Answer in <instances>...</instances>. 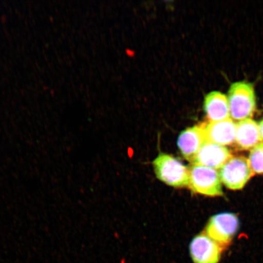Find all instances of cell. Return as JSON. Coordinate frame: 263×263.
Here are the masks:
<instances>
[{"instance_id": "obj_1", "label": "cell", "mask_w": 263, "mask_h": 263, "mask_svg": "<svg viewBox=\"0 0 263 263\" xmlns=\"http://www.w3.org/2000/svg\"><path fill=\"white\" fill-rule=\"evenodd\" d=\"M158 179L174 188L189 186L190 169L170 154L160 153L153 162Z\"/></svg>"}, {"instance_id": "obj_2", "label": "cell", "mask_w": 263, "mask_h": 263, "mask_svg": "<svg viewBox=\"0 0 263 263\" xmlns=\"http://www.w3.org/2000/svg\"><path fill=\"white\" fill-rule=\"evenodd\" d=\"M230 114L233 119H250L256 108L255 95L253 85L246 82L232 84L228 98Z\"/></svg>"}, {"instance_id": "obj_3", "label": "cell", "mask_w": 263, "mask_h": 263, "mask_svg": "<svg viewBox=\"0 0 263 263\" xmlns=\"http://www.w3.org/2000/svg\"><path fill=\"white\" fill-rule=\"evenodd\" d=\"M189 188L194 193L207 196L223 195L222 183L216 170L193 164L190 168Z\"/></svg>"}, {"instance_id": "obj_4", "label": "cell", "mask_w": 263, "mask_h": 263, "mask_svg": "<svg viewBox=\"0 0 263 263\" xmlns=\"http://www.w3.org/2000/svg\"><path fill=\"white\" fill-rule=\"evenodd\" d=\"M221 182L227 188L239 190L254 176L249 160L243 157H232L219 169Z\"/></svg>"}, {"instance_id": "obj_5", "label": "cell", "mask_w": 263, "mask_h": 263, "mask_svg": "<svg viewBox=\"0 0 263 263\" xmlns=\"http://www.w3.org/2000/svg\"><path fill=\"white\" fill-rule=\"evenodd\" d=\"M238 228L237 216L231 213H223L210 219L205 233L223 248L231 242Z\"/></svg>"}, {"instance_id": "obj_6", "label": "cell", "mask_w": 263, "mask_h": 263, "mask_svg": "<svg viewBox=\"0 0 263 263\" xmlns=\"http://www.w3.org/2000/svg\"><path fill=\"white\" fill-rule=\"evenodd\" d=\"M223 248L205 233H200L190 243V252L194 263H218Z\"/></svg>"}, {"instance_id": "obj_7", "label": "cell", "mask_w": 263, "mask_h": 263, "mask_svg": "<svg viewBox=\"0 0 263 263\" xmlns=\"http://www.w3.org/2000/svg\"><path fill=\"white\" fill-rule=\"evenodd\" d=\"M205 124H200L183 130L177 139V146L185 159L193 162L206 140Z\"/></svg>"}, {"instance_id": "obj_8", "label": "cell", "mask_w": 263, "mask_h": 263, "mask_svg": "<svg viewBox=\"0 0 263 263\" xmlns=\"http://www.w3.org/2000/svg\"><path fill=\"white\" fill-rule=\"evenodd\" d=\"M232 157L231 153L228 148L206 141L196 154L192 163L193 164L219 170Z\"/></svg>"}, {"instance_id": "obj_9", "label": "cell", "mask_w": 263, "mask_h": 263, "mask_svg": "<svg viewBox=\"0 0 263 263\" xmlns=\"http://www.w3.org/2000/svg\"><path fill=\"white\" fill-rule=\"evenodd\" d=\"M236 127L230 118L206 124V140L223 146L230 145L235 141Z\"/></svg>"}, {"instance_id": "obj_10", "label": "cell", "mask_w": 263, "mask_h": 263, "mask_svg": "<svg viewBox=\"0 0 263 263\" xmlns=\"http://www.w3.org/2000/svg\"><path fill=\"white\" fill-rule=\"evenodd\" d=\"M235 141L239 149H252L260 143L259 126L255 121L246 119L236 124Z\"/></svg>"}, {"instance_id": "obj_11", "label": "cell", "mask_w": 263, "mask_h": 263, "mask_svg": "<svg viewBox=\"0 0 263 263\" xmlns=\"http://www.w3.org/2000/svg\"><path fill=\"white\" fill-rule=\"evenodd\" d=\"M204 109L207 118L212 122L229 119L230 110L228 98L219 91H212L206 95Z\"/></svg>"}, {"instance_id": "obj_12", "label": "cell", "mask_w": 263, "mask_h": 263, "mask_svg": "<svg viewBox=\"0 0 263 263\" xmlns=\"http://www.w3.org/2000/svg\"><path fill=\"white\" fill-rule=\"evenodd\" d=\"M249 162L253 172L263 174V143H260L251 149Z\"/></svg>"}, {"instance_id": "obj_13", "label": "cell", "mask_w": 263, "mask_h": 263, "mask_svg": "<svg viewBox=\"0 0 263 263\" xmlns=\"http://www.w3.org/2000/svg\"><path fill=\"white\" fill-rule=\"evenodd\" d=\"M258 126L259 133H260L261 140V141H263V119L260 121Z\"/></svg>"}]
</instances>
